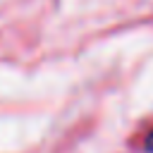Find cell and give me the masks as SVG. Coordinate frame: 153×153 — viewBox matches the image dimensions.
Wrapping results in <instances>:
<instances>
[{
  "mask_svg": "<svg viewBox=\"0 0 153 153\" xmlns=\"http://www.w3.org/2000/svg\"><path fill=\"white\" fill-rule=\"evenodd\" d=\"M146 151L148 153H153V131L148 134V139H146Z\"/></svg>",
  "mask_w": 153,
  "mask_h": 153,
  "instance_id": "cell-1",
  "label": "cell"
}]
</instances>
